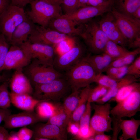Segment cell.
Segmentation results:
<instances>
[{"instance_id": "cell-1", "label": "cell", "mask_w": 140, "mask_h": 140, "mask_svg": "<svg viewBox=\"0 0 140 140\" xmlns=\"http://www.w3.org/2000/svg\"><path fill=\"white\" fill-rule=\"evenodd\" d=\"M110 110L113 133L117 135L121 130L120 122L122 118H130L140 111V87L134 91L123 100L119 102Z\"/></svg>"}, {"instance_id": "cell-2", "label": "cell", "mask_w": 140, "mask_h": 140, "mask_svg": "<svg viewBox=\"0 0 140 140\" xmlns=\"http://www.w3.org/2000/svg\"><path fill=\"white\" fill-rule=\"evenodd\" d=\"M80 25L79 36L83 39L89 50L95 54L103 53L109 39L97 22L91 19Z\"/></svg>"}, {"instance_id": "cell-3", "label": "cell", "mask_w": 140, "mask_h": 140, "mask_svg": "<svg viewBox=\"0 0 140 140\" xmlns=\"http://www.w3.org/2000/svg\"><path fill=\"white\" fill-rule=\"evenodd\" d=\"M33 96L39 100L58 102L69 94L70 86L65 76L45 84L34 85Z\"/></svg>"}, {"instance_id": "cell-4", "label": "cell", "mask_w": 140, "mask_h": 140, "mask_svg": "<svg viewBox=\"0 0 140 140\" xmlns=\"http://www.w3.org/2000/svg\"><path fill=\"white\" fill-rule=\"evenodd\" d=\"M64 75L72 92L94 82L96 74L91 66L82 59L67 71Z\"/></svg>"}, {"instance_id": "cell-5", "label": "cell", "mask_w": 140, "mask_h": 140, "mask_svg": "<svg viewBox=\"0 0 140 140\" xmlns=\"http://www.w3.org/2000/svg\"><path fill=\"white\" fill-rule=\"evenodd\" d=\"M25 67L24 73L34 85L49 83L65 75L56 70L53 66L41 63L36 59Z\"/></svg>"}, {"instance_id": "cell-6", "label": "cell", "mask_w": 140, "mask_h": 140, "mask_svg": "<svg viewBox=\"0 0 140 140\" xmlns=\"http://www.w3.org/2000/svg\"><path fill=\"white\" fill-rule=\"evenodd\" d=\"M30 4L31 9L27 12V16L35 24L44 27H47L51 20L61 14L60 6L41 0H33Z\"/></svg>"}, {"instance_id": "cell-7", "label": "cell", "mask_w": 140, "mask_h": 140, "mask_svg": "<svg viewBox=\"0 0 140 140\" xmlns=\"http://www.w3.org/2000/svg\"><path fill=\"white\" fill-rule=\"evenodd\" d=\"M24 8L11 4L0 18V33L9 43L16 27L26 18Z\"/></svg>"}, {"instance_id": "cell-8", "label": "cell", "mask_w": 140, "mask_h": 140, "mask_svg": "<svg viewBox=\"0 0 140 140\" xmlns=\"http://www.w3.org/2000/svg\"><path fill=\"white\" fill-rule=\"evenodd\" d=\"M94 113L91 118L90 129L92 135L97 132H109L112 130V120L110 116L111 104H92Z\"/></svg>"}, {"instance_id": "cell-9", "label": "cell", "mask_w": 140, "mask_h": 140, "mask_svg": "<svg viewBox=\"0 0 140 140\" xmlns=\"http://www.w3.org/2000/svg\"><path fill=\"white\" fill-rule=\"evenodd\" d=\"M20 46L31 60L36 59L41 63L53 66L56 56L54 46L28 40Z\"/></svg>"}, {"instance_id": "cell-10", "label": "cell", "mask_w": 140, "mask_h": 140, "mask_svg": "<svg viewBox=\"0 0 140 140\" xmlns=\"http://www.w3.org/2000/svg\"><path fill=\"white\" fill-rule=\"evenodd\" d=\"M111 12L121 33L127 40L128 44L140 35V19L121 13L113 7Z\"/></svg>"}, {"instance_id": "cell-11", "label": "cell", "mask_w": 140, "mask_h": 140, "mask_svg": "<svg viewBox=\"0 0 140 140\" xmlns=\"http://www.w3.org/2000/svg\"><path fill=\"white\" fill-rule=\"evenodd\" d=\"M85 52L83 46L77 43L67 52L56 56L53 61V67L60 72H66L82 59L85 56Z\"/></svg>"}, {"instance_id": "cell-12", "label": "cell", "mask_w": 140, "mask_h": 140, "mask_svg": "<svg viewBox=\"0 0 140 140\" xmlns=\"http://www.w3.org/2000/svg\"><path fill=\"white\" fill-rule=\"evenodd\" d=\"M70 36L60 33L48 27L36 25L28 40L54 47L62 41L72 39Z\"/></svg>"}, {"instance_id": "cell-13", "label": "cell", "mask_w": 140, "mask_h": 140, "mask_svg": "<svg viewBox=\"0 0 140 140\" xmlns=\"http://www.w3.org/2000/svg\"><path fill=\"white\" fill-rule=\"evenodd\" d=\"M101 16L97 22L109 40L124 47L127 46L128 42L121 33L111 12H107Z\"/></svg>"}, {"instance_id": "cell-14", "label": "cell", "mask_w": 140, "mask_h": 140, "mask_svg": "<svg viewBox=\"0 0 140 140\" xmlns=\"http://www.w3.org/2000/svg\"><path fill=\"white\" fill-rule=\"evenodd\" d=\"M114 3V2L99 7L86 6L78 8L72 13L62 15L79 25L91 20L94 17L101 16L107 12L111 11Z\"/></svg>"}, {"instance_id": "cell-15", "label": "cell", "mask_w": 140, "mask_h": 140, "mask_svg": "<svg viewBox=\"0 0 140 140\" xmlns=\"http://www.w3.org/2000/svg\"><path fill=\"white\" fill-rule=\"evenodd\" d=\"M31 60L20 46L11 45L6 55L3 70L23 69Z\"/></svg>"}, {"instance_id": "cell-16", "label": "cell", "mask_w": 140, "mask_h": 140, "mask_svg": "<svg viewBox=\"0 0 140 140\" xmlns=\"http://www.w3.org/2000/svg\"><path fill=\"white\" fill-rule=\"evenodd\" d=\"M34 111H26L14 114H11L3 121L4 127L12 129L33 124L41 120Z\"/></svg>"}, {"instance_id": "cell-17", "label": "cell", "mask_w": 140, "mask_h": 140, "mask_svg": "<svg viewBox=\"0 0 140 140\" xmlns=\"http://www.w3.org/2000/svg\"><path fill=\"white\" fill-rule=\"evenodd\" d=\"M47 27L69 36H80V25L64 17L62 14L51 20Z\"/></svg>"}, {"instance_id": "cell-18", "label": "cell", "mask_w": 140, "mask_h": 140, "mask_svg": "<svg viewBox=\"0 0 140 140\" xmlns=\"http://www.w3.org/2000/svg\"><path fill=\"white\" fill-rule=\"evenodd\" d=\"M9 84L11 92L14 93L33 94L34 89L29 78L23 71V69L16 70L11 78Z\"/></svg>"}, {"instance_id": "cell-19", "label": "cell", "mask_w": 140, "mask_h": 140, "mask_svg": "<svg viewBox=\"0 0 140 140\" xmlns=\"http://www.w3.org/2000/svg\"><path fill=\"white\" fill-rule=\"evenodd\" d=\"M36 25L27 16L25 19L15 29L9 43L11 45L20 46L28 40L34 30Z\"/></svg>"}, {"instance_id": "cell-20", "label": "cell", "mask_w": 140, "mask_h": 140, "mask_svg": "<svg viewBox=\"0 0 140 140\" xmlns=\"http://www.w3.org/2000/svg\"><path fill=\"white\" fill-rule=\"evenodd\" d=\"M66 130L51 124L46 123L36 127L34 131L35 137H43L50 140H66Z\"/></svg>"}, {"instance_id": "cell-21", "label": "cell", "mask_w": 140, "mask_h": 140, "mask_svg": "<svg viewBox=\"0 0 140 140\" xmlns=\"http://www.w3.org/2000/svg\"><path fill=\"white\" fill-rule=\"evenodd\" d=\"M11 103L17 108L26 111H34V108L40 102L47 101L37 100L28 94H17L9 92Z\"/></svg>"}, {"instance_id": "cell-22", "label": "cell", "mask_w": 140, "mask_h": 140, "mask_svg": "<svg viewBox=\"0 0 140 140\" xmlns=\"http://www.w3.org/2000/svg\"><path fill=\"white\" fill-rule=\"evenodd\" d=\"M140 125V120L132 118L130 120H121L119 127L122 134L119 137L120 140H127L132 139H139L137 136V131Z\"/></svg>"}, {"instance_id": "cell-23", "label": "cell", "mask_w": 140, "mask_h": 140, "mask_svg": "<svg viewBox=\"0 0 140 140\" xmlns=\"http://www.w3.org/2000/svg\"><path fill=\"white\" fill-rule=\"evenodd\" d=\"M82 60L88 62L94 69L96 74L105 71L111 62L110 57L102 53L84 56Z\"/></svg>"}, {"instance_id": "cell-24", "label": "cell", "mask_w": 140, "mask_h": 140, "mask_svg": "<svg viewBox=\"0 0 140 140\" xmlns=\"http://www.w3.org/2000/svg\"><path fill=\"white\" fill-rule=\"evenodd\" d=\"M92 108L91 103L87 101L85 110L79 120V130L75 136L76 138L85 140L92 135L90 129Z\"/></svg>"}, {"instance_id": "cell-25", "label": "cell", "mask_w": 140, "mask_h": 140, "mask_svg": "<svg viewBox=\"0 0 140 140\" xmlns=\"http://www.w3.org/2000/svg\"><path fill=\"white\" fill-rule=\"evenodd\" d=\"M138 81L137 79L134 76L127 75L123 78L119 80L116 86L114 88L109 89L104 96L95 102L98 104H103L114 97L118 91L123 87L132 83Z\"/></svg>"}, {"instance_id": "cell-26", "label": "cell", "mask_w": 140, "mask_h": 140, "mask_svg": "<svg viewBox=\"0 0 140 140\" xmlns=\"http://www.w3.org/2000/svg\"><path fill=\"white\" fill-rule=\"evenodd\" d=\"M55 108L52 115L48 119L47 123L57 125L66 130L70 119L65 112L62 105L59 103L55 104Z\"/></svg>"}, {"instance_id": "cell-27", "label": "cell", "mask_w": 140, "mask_h": 140, "mask_svg": "<svg viewBox=\"0 0 140 140\" xmlns=\"http://www.w3.org/2000/svg\"><path fill=\"white\" fill-rule=\"evenodd\" d=\"M92 88L90 85H88L80 93L77 107L72 115L71 120L79 123L80 117L85 110L89 92Z\"/></svg>"}, {"instance_id": "cell-28", "label": "cell", "mask_w": 140, "mask_h": 140, "mask_svg": "<svg viewBox=\"0 0 140 140\" xmlns=\"http://www.w3.org/2000/svg\"><path fill=\"white\" fill-rule=\"evenodd\" d=\"M113 7L121 13L132 16L140 7V0H115Z\"/></svg>"}, {"instance_id": "cell-29", "label": "cell", "mask_w": 140, "mask_h": 140, "mask_svg": "<svg viewBox=\"0 0 140 140\" xmlns=\"http://www.w3.org/2000/svg\"><path fill=\"white\" fill-rule=\"evenodd\" d=\"M80 93L79 90L72 92L71 93L65 98L62 105L65 112L70 120L77 107Z\"/></svg>"}, {"instance_id": "cell-30", "label": "cell", "mask_w": 140, "mask_h": 140, "mask_svg": "<svg viewBox=\"0 0 140 140\" xmlns=\"http://www.w3.org/2000/svg\"><path fill=\"white\" fill-rule=\"evenodd\" d=\"M130 51L125 47L109 40L106 44L104 52L116 59L125 55Z\"/></svg>"}, {"instance_id": "cell-31", "label": "cell", "mask_w": 140, "mask_h": 140, "mask_svg": "<svg viewBox=\"0 0 140 140\" xmlns=\"http://www.w3.org/2000/svg\"><path fill=\"white\" fill-rule=\"evenodd\" d=\"M140 53V47L130 51L125 55L112 61L107 69L110 67H119L128 65L134 61L135 58Z\"/></svg>"}, {"instance_id": "cell-32", "label": "cell", "mask_w": 140, "mask_h": 140, "mask_svg": "<svg viewBox=\"0 0 140 140\" xmlns=\"http://www.w3.org/2000/svg\"><path fill=\"white\" fill-rule=\"evenodd\" d=\"M48 101L40 102L36 106V113L41 120L48 119L54 113L55 104Z\"/></svg>"}, {"instance_id": "cell-33", "label": "cell", "mask_w": 140, "mask_h": 140, "mask_svg": "<svg viewBox=\"0 0 140 140\" xmlns=\"http://www.w3.org/2000/svg\"><path fill=\"white\" fill-rule=\"evenodd\" d=\"M140 87V84L137 82H135L122 88L116 95L109 101L116 102L117 103L126 99L134 91Z\"/></svg>"}, {"instance_id": "cell-34", "label": "cell", "mask_w": 140, "mask_h": 140, "mask_svg": "<svg viewBox=\"0 0 140 140\" xmlns=\"http://www.w3.org/2000/svg\"><path fill=\"white\" fill-rule=\"evenodd\" d=\"M109 89L108 88L100 85L92 88L89 92L88 101L91 103L95 102L104 96Z\"/></svg>"}, {"instance_id": "cell-35", "label": "cell", "mask_w": 140, "mask_h": 140, "mask_svg": "<svg viewBox=\"0 0 140 140\" xmlns=\"http://www.w3.org/2000/svg\"><path fill=\"white\" fill-rule=\"evenodd\" d=\"M128 66L109 67L105 71L107 75L114 79H121L127 75Z\"/></svg>"}, {"instance_id": "cell-36", "label": "cell", "mask_w": 140, "mask_h": 140, "mask_svg": "<svg viewBox=\"0 0 140 140\" xmlns=\"http://www.w3.org/2000/svg\"><path fill=\"white\" fill-rule=\"evenodd\" d=\"M119 80L113 79L102 73L96 74L94 82L110 89L114 88L116 86Z\"/></svg>"}, {"instance_id": "cell-37", "label": "cell", "mask_w": 140, "mask_h": 140, "mask_svg": "<svg viewBox=\"0 0 140 140\" xmlns=\"http://www.w3.org/2000/svg\"><path fill=\"white\" fill-rule=\"evenodd\" d=\"M9 83L8 81L1 84L0 92V108H8L10 106L11 102L8 90Z\"/></svg>"}, {"instance_id": "cell-38", "label": "cell", "mask_w": 140, "mask_h": 140, "mask_svg": "<svg viewBox=\"0 0 140 140\" xmlns=\"http://www.w3.org/2000/svg\"><path fill=\"white\" fill-rule=\"evenodd\" d=\"M9 43L4 36L0 33V72L3 69L6 57L10 47Z\"/></svg>"}, {"instance_id": "cell-39", "label": "cell", "mask_w": 140, "mask_h": 140, "mask_svg": "<svg viewBox=\"0 0 140 140\" xmlns=\"http://www.w3.org/2000/svg\"><path fill=\"white\" fill-rule=\"evenodd\" d=\"M132 76L137 79L140 76V56L136 58L128 66L127 74Z\"/></svg>"}, {"instance_id": "cell-40", "label": "cell", "mask_w": 140, "mask_h": 140, "mask_svg": "<svg viewBox=\"0 0 140 140\" xmlns=\"http://www.w3.org/2000/svg\"><path fill=\"white\" fill-rule=\"evenodd\" d=\"M62 8L65 14H69L78 8V0H62Z\"/></svg>"}, {"instance_id": "cell-41", "label": "cell", "mask_w": 140, "mask_h": 140, "mask_svg": "<svg viewBox=\"0 0 140 140\" xmlns=\"http://www.w3.org/2000/svg\"><path fill=\"white\" fill-rule=\"evenodd\" d=\"M19 140H29L33 135L34 131L27 128L24 127L17 132Z\"/></svg>"}, {"instance_id": "cell-42", "label": "cell", "mask_w": 140, "mask_h": 140, "mask_svg": "<svg viewBox=\"0 0 140 140\" xmlns=\"http://www.w3.org/2000/svg\"><path fill=\"white\" fill-rule=\"evenodd\" d=\"M111 136L108 135L103 132H97L94 133L92 135L85 139L87 140H110Z\"/></svg>"}, {"instance_id": "cell-43", "label": "cell", "mask_w": 140, "mask_h": 140, "mask_svg": "<svg viewBox=\"0 0 140 140\" xmlns=\"http://www.w3.org/2000/svg\"><path fill=\"white\" fill-rule=\"evenodd\" d=\"M66 130L68 132L76 136L79 131V123L74 122L70 120L67 125Z\"/></svg>"}, {"instance_id": "cell-44", "label": "cell", "mask_w": 140, "mask_h": 140, "mask_svg": "<svg viewBox=\"0 0 140 140\" xmlns=\"http://www.w3.org/2000/svg\"><path fill=\"white\" fill-rule=\"evenodd\" d=\"M115 0H88L86 6L99 7L114 2Z\"/></svg>"}, {"instance_id": "cell-45", "label": "cell", "mask_w": 140, "mask_h": 140, "mask_svg": "<svg viewBox=\"0 0 140 140\" xmlns=\"http://www.w3.org/2000/svg\"><path fill=\"white\" fill-rule=\"evenodd\" d=\"M11 4L10 0H0V18Z\"/></svg>"}, {"instance_id": "cell-46", "label": "cell", "mask_w": 140, "mask_h": 140, "mask_svg": "<svg viewBox=\"0 0 140 140\" xmlns=\"http://www.w3.org/2000/svg\"><path fill=\"white\" fill-rule=\"evenodd\" d=\"M33 0H10L11 4L24 8Z\"/></svg>"}, {"instance_id": "cell-47", "label": "cell", "mask_w": 140, "mask_h": 140, "mask_svg": "<svg viewBox=\"0 0 140 140\" xmlns=\"http://www.w3.org/2000/svg\"><path fill=\"white\" fill-rule=\"evenodd\" d=\"M127 46L129 48H137L140 47V35L129 43Z\"/></svg>"}, {"instance_id": "cell-48", "label": "cell", "mask_w": 140, "mask_h": 140, "mask_svg": "<svg viewBox=\"0 0 140 140\" xmlns=\"http://www.w3.org/2000/svg\"><path fill=\"white\" fill-rule=\"evenodd\" d=\"M11 114V111L8 109L0 108V124L2 121Z\"/></svg>"}, {"instance_id": "cell-49", "label": "cell", "mask_w": 140, "mask_h": 140, "mask_svg": "<svg viewBox=\"0 0 140 140\" xmlns=\"http://www.w3.org/2000/svg\"><path fill=\"white\" fill-rule=\"evenodd\" d=\"M9 134L4 127L0 126V140H8Z\"/></svg>"}, {"instance_id": "cell-50", "label": "cell", "mask_w": 140, "mask_h": 140, "mask_svg": "<svg viewBox=\"0 0 140 140\" xmlns=\"http://www.w3.org/2000/svg\"><path fill=\"white\" fill-rule=\"evenodd\" d=\"M53 5L60 6L62 3V0H41Z\"/></svg>"}, {"instance_id": "cell-51", "label": "cell", "mask_w": 140, "mask_h": 140, "mask_svg": "<svg viewBox=\"0 0 140 140\" xmlns=\"http://www.w3.org/2000/svg\"><path fill=\"white\" fill-rule=\"evenodd\" d=\"M8 140H19L17 132H12L10 134Z\"/></svg>"}, {"instance_id": "cell-52", "label": "cell", "mask_w": 140, "mask_h": 140, "mask_svg": "<svg viewBox=\"0 0 140 140\" xmlns=\"http://www.w3.org/2000/svg\"><path fill=\"white\" fill-rule=\"evenodd\" d=\"M134 17L140 19V7L137 8L132 15Z\"/></svg>"}, {"instance_id": "cell-53", "label": "cell", "mask_w": 140, "mask_h": 140, "mask_svg": "<svg viewBox=\"0 0 140 140\" xmlns=\"http://www.w3.org/2000/svg\"><path fill=\"white\" fill-rule=\"evenodd\" d=\"M88 0H78V8L87 5Z\"/></svg>"}, {"instance_id": "cell-54", "label": "cell", "mask_w": 140, "mask_h": 140, "mask_svg": "<svg viewBox=\"0 0 140 140\" xmlns=\"http://www.w3.org/2000/svg\"><path fill=\"white\" fill-rule=\"evenodd\" d=\"M9 79L5 75L0 74V83H3L9 81Z\"/></svg>"}, {"instance_id": "cell-55", "label": "cell", "mask_w": 140, "mask_h": 140, "mask_svg": "<svg viewBox=\"0 0 140 140\" xmlns=\"http://www.w3.org/2000/svg\"><path fill=\"white\" fill-rule=\"evenodd\" d=\"M34 139L37 140H49L47 138L43 137H35Z\"/></svg>"}, {"instance_id": "cell-56", "label": "cell", "mask_w": 140, "mask_h": 140, "mask_svg": "<svg viewBox=\"0 0 140 140\" xmlns=\"http://www.w3.org/2000/svg\"><path fill=\"white\" fill-rule=\"evenodd\" d=\"M1 87H2V85L1 84V85H0V92L1 89Z\"/></svg>"}, {"instance_id": "cell-57", "label": "cell", "mask_w": 140, "mask_h": 140, "mask_svg": "<svg viewBox=\"0 0 140 140\" xmlns=\"http://www.w3.org/2000/svg\"></svg>"}]
</instances>
